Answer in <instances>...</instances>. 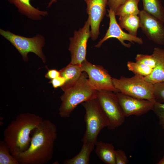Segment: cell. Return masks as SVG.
Returning a JSON list of instances; mask_svg holds the SVG:
<instances>
[{"mask_svg": "<svg viewBox=\"0 0 164 164\" xmlns=\"http://www.w3.org/2000/svg\"><path fill=\"white\" fill-rule=\"evenodd\" d=\"M57 136L55 125L48 119L43 121L32 131L29 147L15 157L20 164H44L52 158Z\"/></svg>", "mask_w": 164, "mask_h": 164, "instance_id": "obj_1", "label": "cell"}, {"mask_svg": "<svg viewBox=\"0 0 164 164\" xmlns=\"http://www.w3.org/2000/svg\"><path fill=\"white\" fill-rule=\"evenodd\" d=\"M43 120L30 113L18 115L4 131V141L14 157L27 150L30 145L31 133Z\"/></svg>", "mask_w": 164, "mask_h": 164, "instance_id": "obj_2", "label": "cell"}, {"mask_svg": "<svg viewBox=\"0 0 164 164\" xmlns=\"http://www.w3.org/2000/svg\"><path fill=\"white\" fill-rule=\"evenodd\" d=\"M98 91L89 83L87 73L83 72L77 82L60 96L62 103L59 109L60 116L69 117L78 104L96 98Z\"/></svg>", "mask_w": 164, "mask_h": 164, "instance_id": "obj_3", "label": "cell"}, {"mask_svg": "<svg viewBox=\"0 0 164 164\" xmlns=\"http://www.w3.org/2000/svg\"><path fill=\"white\" fill-rule=\"evenodd\" d=\"M81 104L85 110L84 117L86 130L81 139L83 143L96 145L101 131L109 124L97 98L83 102Z\"/></svg>", "mask_w": 164, "mask_h": 164, "instance_id": "obj_4", "label": "cell"}, {"mask_svg": "<svg viewBox=\"0 0 164 164\" xmlns=\"http://www.w3.org/2000/svg\"><path fill=\"white\" fill-rule=\"evenodd\" d=\"M112 80L115 87L123 94L155 102L154 84L146 80L143 76L136 74L130 77L122 76L119 79L112 78Z\"/></svg>", "mask_w": 164, "mask_h": 164, "instance_id": "obj_5", "label": "cell"}, {"mask_svg": "<svg viewBox=\"0 0 164 164\" xmlns=\"http://www.w3.org/2000/svg\"><path fill=\"white\" fill-rule=\"evenodd\" d=\"M0 34L15 48L25 61L28 60V54L32 52L40 58L44 63L46 62V58L42 51L45 39L42 35L37 34L32 37H26L2 29Z\"/></svg>", "mask_w": 164, "mask_h": 164, "instance_id": "obj_6", "label": "cell"}, {"mask_svg": "<svg viewBox=\"0 0 164 164\" xmlns=\"http://www.w3.org/2000/svg\"><path fill=\"white\" fill-rule=\"evenodd\" d=\"M97 98L108 121V129L114 130L121 126L125 117L116 93L104 90L98 91Z\"/></svg>", "mask_w": 164, "mask_h": 164, "instance_id": "obj_7", "label": "cell"}, {"mask_svg": "<svg viewBox=\"0 0 164 164\" xmlns=\"http://www.w3.org/2000/svg\"><path fill=\"white\" fill-rule=\"evenodd\" d=\"M90 27V22L87 19L83 27L78 31L75 30L73 36L69 38V50L71 59L70 63L81 66L86 60L87 44L91 36Z\"/></svg>", "mask_w": 164, "mask_h": 164, "instance_id": "obj_8", "label": "cell"}, {"mask_svg": "<svg viewBox=\"0 0 164 164\" xmlns=\"http://www.w3.org/2000/svg\"><path fill=\"white\" fill-rule=\"evenodd\" d=\"M81 67L83 72L87 73L89 83L95 90L119 92L114 85L112 78L102 66L93 64L86 59L82 62Z\"/></svg>", "mask_w": 164, "mask_h": 164, "instance_id": "obj_9", "label": "cell"}, {"mask_svg": "<svg viewBox=\"0 0 164 164\" xmlns=\"http://www.w3.org/2000/svg\"><path fill=\"white\" fill-rule=\"evenodd\" d=\"M138 15L140 27L148 38L157 44L164 45V22L144 10L140 11Z\"/></svg>", "mask_w": 164, "mask_h": 164, "instance_id": "obj_10", "label": "cell"}, {"mask_svg": "<svg viewBox=\"0 0 164 164\" xmlns=\"http://www.w3.org/2000/svg\"><path fill=\"white\" fill-rule=\"evenodd\" d=\"M125 117L135 115L139 116L152 110L154 103L149 100L136 98L116 93Z\"/></svg>", "mask_w": 164, "mask_h": 164, "instance_id": "obj_11", "label": "cell"}, {"mask_svg": "<svg viewBox=\"0 0 164 164\" xmlns=\"http://www.w3.org/2000/svg\"><path fill=\"white\" fill-rule=\"evenodd\" d=\"M108 11L107 16L110 19L109 28L104 36L95 46V47H100L105 41L112 38L117 39L123 46L127 48H130L131 44L125 43V40L129 41L132 43H134L140 44L143 43V42L141 38L123 31L117 22L114 12L111 9L108 10Z\"/></svg>", "mask_w": 164, "mask_h": 164, "instance_id": "obj_12", "label": "cell"}, {"mask_svg": "<svg viewBox=\"0 0 164 164\" xmlns=\"http://www.w3.org/2000/svg\"><path fill=\"white\" fill-rule=\"evenodd\" d=\"M108 0H86L87 13L90 21L91 38L94 41L99 34L100 24L106 12Z\"/></svg>", "mask_w": 164, "mask_h": 164, "instance_id": "obj_13", "label": "cell"}, {"mask_svg": "<svg viewBox=\"0 0 164 164\" xmlns=\"http://www.w3.org/2000/svg\"><path fill=\"white\" fill-rule=\"evenodd\" d=\"M155 64L152 73L144 79L153 84L164 81V49L154 48L152 54Z\"/></svg>", "mask_w": 164, "mask_h": 164, "instance_id": "obj_14", "label": "cell"}, {"mask_svg": "<svg viewBox=\"0 0 164 164\" xmlns=\"http://www.w3.org/2000/svg\"><path fill=\"white\" fill-rule=\"evenodd\" d=\"M31 0H8L11 4H14L18 9V11L27 16L29 18L35 20H40L42 16L48 15L47 11L39 10L33 7L30 3Z\"/></svg>", "mask_w": 164, "mask_h": 164, "instance_id": "obj_15", "label": "cell"}, {"mask_svg": "<svg viewBox=\"0 0 164 164\" xmlns=\"http://www.w3.org/2000/svg\"><path fill=\"white\" fill-rule=\"evenodd\" d=\"M59 71L60 76L66 80L64 84L60 87L63 91L73 86L78 80L83 72L81 65L70 63Z\"/></svg>", "mask_w": 164, "mask_h": 164, "instance_id": "obj_16", "label": "cell"}, {"mask_svg": "<svg viewBox=\"0 0 164 164\" xmlns=\"http://www.w3.org/2000/svg\"><path fill=\"white\" fill-rule=\"evenodd\" d=\"M95 146V153L101 161L107 164H116L115 150L112 144L97 141Z\"/></svg>", "mask_w": 164, "mask_h": 164, "instance_id": "obj_17", "label": "cell"}, {"mask_svg": "<svg viewBox=\"0 0 164 164\" xmlns=\"http://www.w3.org/2000/svg\"><path fill=\"white\" fill-rule=\"evenodd\" d=\"M95 145L93 144L83 143L79 152L71 159L64 160V164H88L89 163L90 155Z\"/></svg>", "mask_w": 164, "mask_h": 164, "instance_id": "obj_18", "label": "cell"}, {"mask_svg": "<svg viewBox=\"0 0 164 164\" xmlns=\"http://www.w3.org/2000/svg\"><path fill=\"white\" fill-rule=\"evenodd\" d=\"M119 23L121 29H125L130 34L136 36L138 29L140 27V18L137 15L119 16Z\"/></svg>", "mask_w": 164, "mask_h": 164, "instance_id": "obj_19", "label": "cell"}, {"mask_svg": "<svg viewBox=\"0 0 164 164\" xmlns=\"http://www.w3.org/2000/svg\"><path fill=\"white\" fill-rule=\"evenodd\" d=\"M143 9L164 22V8L160 0H142Z\"/></svg>", "mask_w": 164, "mask_h": 164, "instance_id": "obj_20", "label": "cell"}, {"mask_svg": "<svg viewBox=\"0 0 164 164\" xmlns=\"http://www.w3.org/2000/svg\"><path fill=\"white\" fill-rule=\"evenodd\" d=\"M140 0H126L115 12L119 16L129 15H139L140 12L138 8Z\"/></svg>", "mask_w": 164, "mask_h": 164, "instance_id": "obj_21", "label": "cell"}, {"mask_svg": "<svg viewBox=\"0 0 164 164\" xmlns=\"http://www.w3.org/2000/svg\"><path fill=\"white\" fill-rule=\"evenodd\" d=\"M127 67L128 70L135 74L144 77L149 75L153 70V68L150 66L136 62L128 61Z\"/></svg>", "mask_w": 164, "mask_h": 164, "instance_id": "obj_22", "label": "cell"}, {"mask_svg": "<svg viewBox=\"0 0 164 164\" xmlns=\"http://www.w3.org/2000/svg\"><path fill=\"white\" fill-rule=\"evenodd\" d=\"M0 164H19L4 140L0 141Z\"/></svg>", "mask_w": 164, "mask_h": 164, "instance_id": "obj_23", "label": "cell"}, {"mask_svg": "<svg viewBox=\"0 0 164 164\" xmlns=\"http://www.w3.org/2000/svg\"><path fill=\"white\" fill-rule=\"evenodd\" d=\"M135 59L136 62L147 65L153 69L155 66V60L152 54H138L136 55Z\"/></svg>", "mask_w": 164, "mask_h": 164, "instance_id": "obj_24", "label": "cell"}, {"mask_svg": "<svg viewBox=\"0 0 164 164\" xmlns=\"http://www.w3.org/2000/svg\"><path fill=\"white\" fill-rule=\"evenodd\" d=\"M153 84V94L155 101L164 103V81Z\"/></svg>", "mask_w": 164, "mask_h": 164, "instance_id": "obj_25", "label": "cell"}, {"mask_svg": "<svg viewBox=\"0 0 164 164\" xmlns=\"http://www.w3.org/2000/svg\"><path fill=\"white\" fill-rule=\"evenodd\" d=\"M159 119V124L164 125V103L155 102L152 110Z\"/></svg>", "mask_w": 164, "mask_h": 164, "instance_id": "obj_26", "label": "cell"}, {"mask_svg": "<svg viewBox=\"0 0 164 164\" xmlns=\"http://www.w3.org/2000/svg\"><path fill=\"white\" fill-rule=\"evenodd\" d=\"M115 161L116 164H127L128 162L125 152L121 149L115 150Z\"/></svg>", "mask_w": 164, "mask_h": 164, "instance_id": "obj_27", "label": "cell"}, {"mask_svg": "<svg viewBox=\"0 0 164 164\" xmlns=\"http://www.w3.org/2000/svg\"><path fill=\"white\" fill-rule=\"evenodd\" d=\"M66 81L65 78L60 76L57 77L51 80L49 83H51L54 88L61 87L65 84Z\"/></svg>", "mask_w": 164, "mask_h": 164, "instance_id": "obj_28", "label": "cell"}, {"mask_svg": "<svg viewBox=\"0 0 164 164\" xmlns=\"http://www.w3.org/2000/svg\"><path fill=\"white\" fill-rule=\"evenodd\" d=\"M126 0H108V4L109 9L114 11L115 13L118 8L122 5Z\"/></svg>", "mask_w": 164, "mask_h": 164, "instance_id": "obj_29", "label": "cell"}, {"mask_svg": "<svg viewBox=\"0 0 164 164\" xmlns=\"http://www.w3.org/2000/svg\"><path fill=\"white\" fill-rule=\"evenodd\" d=\"M60 76L59 71L56 69L49 70L45 75V77L50 79H53Z\"/></svg>", "mask_w": 164, "mask_h": 164, "instance_id": "obj_30", "label": "cell"}, {"mask_svg": "<svg viewBox=\"0 0 164 164\" xmlns=\"http://www.w3.org/2000/svg\"><path fill=\"white\" fill-rule=\"evenodd\" d=\"M58 0H51L48 3V5L47 7H50L51 5L54 3L56 2ZM85 2H86V0H84Z\"/></svg>", "mask_w": 164, "mask_h": 164, "instance_id": "obj_31", "label": "cell"}, {"mask_svg": "<svg viewBox=\"0 0 164 164\" xmlns=\"http://www.w3.org/2000/svg\"><path fill=\"white\" fill-rule=\"evenodd\" d=\"M157 164H164V155L161 159L157 163Z\"/></svg>", "mask_w": 164, "mask_h": 164, "instance_id": "obj_32", "label": "cell"}, {"mask_svg": "<svg viewBox=\"0 0 164 164\" xmlns=\"http://www.w3.org/2000/svg\"><path fill=\"white\" fill-rule=\"evenodd\" d=\"M162 129L164 130V125H162Z\"/></svg>", "mask_w": 164, "mask_h": 164, "instance_id": "obj_33", "label": "cell"}]
</instances>
